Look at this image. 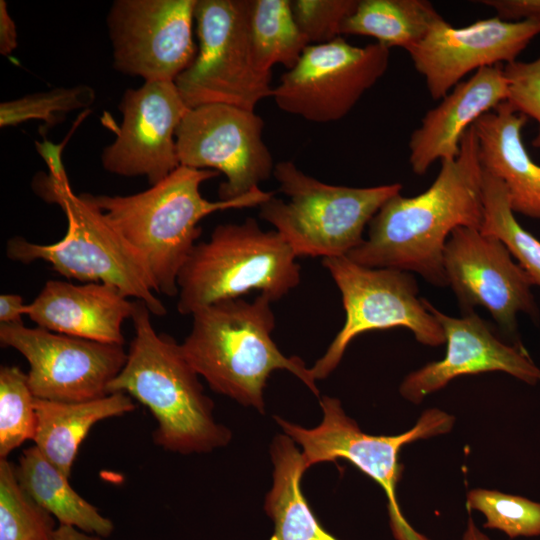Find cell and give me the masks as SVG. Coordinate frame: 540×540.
Listing matches in <instances>:
<instances>
[{"label":"cell","mask_w":540,"mask_h":540,"mask_svg":"<svg viewBox=\"0 0 540 540\" xmlns=\"http://www.w3.org/2000/svg\"><path fill=\"white\" fill-rule=\"evenodd\" d=\"M483 169L474 126L465 133L459 155L441 161L424 192L388 199L368 224L367 238L347 257L370 268L416 273L428 283L447 286L444 250L458 227L481 228Z\"/></svg>","instance_id":"6da1fadb"},{"label":"cell","mask_w":540,"mask_h":540,"mask_svg":"<svg viewBox=\"0 0 540 540\" xmlns=\"http://www.w3.org/2000/svg\"><path fill=\"white\" fill-rule=\"evenodd\" d=\"M425 304L444 331L447 350L443 359L406 375L399 387L404 399L419 404L454 378L492 371L505 372L529 385L540 382V369L526 351L502 342L474 311L453 317L426 299Z\"/></svg>","instance_id":"ac0fdd59"},{"label":"cell","mask_w":540,"mask_h":540,"mask_svg":"<svg viewBox=\"0 0 540 540\" xmlns=\"http://www.w3.org/2000/svg\"><path fill=\"white\" fill-rule=\"evenodd\" d=\"M28 304L18 294L0 296V322L5 324L23 323L22 316L27 315Z\"/></svg>","instance_id":"d590c367"},{"label":"cell","mask_w":540,"mask_h":540,"mask_svg":"<svg viewBox=\"0 0 540 540\" xmlns=\"http://www.w3.org/2000/svg\"><path fill=\"white\" fill-rule=\"evenodd\" d=\"M272 301L222 300L192 314V328L181 343L186 360L216 393L264 413V389L275 370H287L316 396L310 368L298 356H285L272 339Z\"/></svg>","instance_id":"277c9868"},{"label":"cell","mask_w":540,"mask_h":540,"mask_svg":"<svg viewBox=\"0 0 540 540\" xmlns=\"http://www.w3.org/2000/svg\"><path fill=\"white\" fill-rule=\"evenodd\" d=\"M466 506L485 516L483 527L504 532L509 538L540 536V503L497 490L475 488Z\"/></svg>","instance_id":"4dcf8cb0"},{"label":"cell","mask_w":540,"mask_h":540,"mask_svg":"<svg viewBox=\"0 0 540 540\" xmlns=\"http://www.w3.org/2000/svg\"><path fill=\"white\" fill-rule=\"evenodd\" d=\"M320 406L322 421L310 429L274 417L284 433L302 447L307 469L322 462L349 461L383 489L388 501L390 529L396 540H431L409 524L399 506L396 494L402 472L399 453L406 444L450 432L455 417L441 409L429 408L404 433L370 435L345 413L339 399L324 396Z\"/></svg>","instance_id":"9c48e42d"},{"label":"cell","mask_w":540,"mask_h":540,"mask_svg":"<svg viewBox=\"0 0 540 540\" xmlns=\"http://www.w3.org/2000/svg\"><path fill=\"white\" fill-rule=\"evenodd\" d=\"M296 258L277 231L262 230L253 218L218 225L195 245L179 272L177 310L192 315L251 291L276 302L300 283Z\"/></svg>","instance_id":"8992f818"},{"label":"cell","mask_w":540,"mask_h":540,"mask_svg":"<svg viewBox=\"0 0 540 540\" xmlns=\"http://www.w3.org/2000/svg\"><path fill=\"white\" fill-rule=\"evenodd\" d=\"M15 467L21 487L59 525H69L102 538L111 535L114 530L112 521L81 497L69 484V478L35 445L23 451Z\"/></svg>","instance_id":"cb8c5ba5"},{"label":"cell","mask_w":540,"mask_h":540,"mask_svg":"<svg viewBox=\"0 0 540 540\" xmlns=\"http://www.w3.org/2000/svg\"><path fill=\"white\" fill-rule=\"evenodd\" d=\"M273 485L264 509L274 523L270 540H339L319 522L301 487L306 472L302 452L288 435H277L270 446Z\"/></svg>","instance_id":"603a6c76"},{"label":"cell","mask_w":540,"mask_h":540,"mask_svg":"<svg viewBox=\"0 0 540 540\" xmlns=\"http://www.w3.org/2000/svg\"><path fill=\"white\" fill-rule=\"evenodd\" d=\"M540 34V23L497 16L453 27L444 18L407 52L424 77L430 96L441 100L470 72L517 61Z\"/></svg>","instance_id":"e0dca14e"},{"label":"cell","mask_w":540,"mask_h":540,"mask_svg":"<svg viewBox=\"0 0 540 540\" xmlns=\"http://www.w3.org/2000/svg\"><path fill=\"white\" fill-rule=\"evenodd\" d=\"M35 446L68 478L78 449L97 422L122 416L135 409L132 398L122 392L85 402H57L35 397Z\"/></svg>","instance_id":"7402d4cb"},{"label":"cell","mask_w":540,"mask_h":540,"mask_svg":"<svg viewBox=\"0 0 540 540\" xmlns=\"http://www.w3.org/2000/svg\"><path fill=\"white\" fill-rule=\"evenodd\" d=\"M251 0H197V53L176 79L189 109L224 104L254 111L272 97V72L255 59L250 36Z\"/></svg>","instance_id":"ba28073f"},{"label":"cell","mask_w":540,"mask_h":540,"mask_svg":"<svg viewBox=\"0 0 540 540\" xmlns=\"http://www.w3.org/2000/svg\"><path fill=\"white\" fill-rule=\"evenodd\" d=\"M197 0H115L106 18L113 68L144 82L176 79L197 53Z\"/></svg>","instance_id":"4fadbf2b"},{"label":"cell","mask_w":540,"mask_h":540,"mask_svg":"<svg viewBox=\"0 0 540 540\" xmlns=\"http://www.w3.org/2000/svg\"><path fill=\"white\" fill-rule=\"evenodd\" d=\"M442 19L426 0H359L341 34L372 37L389 49L408 51Z\"/></svg>","instance_id":"d4e9b609"},{"label":"cell","mask_w":540,"mask_h":540,"mask_svg":"<svg viewBox=\"0 0 540 540\" xmlns=\"http://www.w3.org/2000/svg\"><path fill=\"white\" fill-rule=\"evenodd\" d=\"M150 313L144 302L135 300V335L109 394L122 392L146 406L157 423L154 443L167 451L188 455L226 446L231 432L215 420L214 403L198 373L180 344L155 331Z\"/></svg>","instance_id":"3957f363"},{"label":"cell","mask_w":540,"mask_h":540,"mask_svg":"<svg viewBox=\"0 0 540 540\" xmlns=\"http://www.w3.org/2000/svg\"><path fill=\"white\" fill-rule=\"evenodd\" d=\"M322 264L340 291L345 321L325 354L310 368L315 380L328 377L351 341L368 331L403 327L423 345L445 343L444 331L425 298L419 297L412 273L365 267L347 256L324 258Z\"/></svg>","instance_id":"30bf717a"},{"label":"cell","mask_w":540,"mask_h":540,"mask_svg":"<svg viewBox=\"0 0 540 540\" xmlns=\"http://www.w3.org/2000/svg\"><path fill=\"white\" fill-rule=\"evenodd\" d=\"M55 540H103V538L85 533L69 525H59L55 533Z\"/></svg>","instance_id":"8d00e7d4"},{"label":"cell","mask_w":540,"mask_h":540,"mask_svg":"<svg viewBox=\"0 0 540 540\" xmlns=\"http://www.w3.org/2000/svg\"><path fill=\"white\" fill-rule=\"evenodd\" d=\"M482 196L483 221L480 231L499 239L533 285L540 287V240L517 221L504 183L484 170Z\"/></svg>","instance_id":"4316f807"},{"label":"cell","mask_w":540,"mask_h":540,"mask_svg":"<svg viewBox=\"0 0 540 540\" xmlns=\"http://www.w3.org/2000/svg\"><path fill=\"white\" fill-rule=\"evenodd\" d=\"M55 518L21 487L16 467L0 459V540H55Z\"/></svg>","instance_id":"83f0119b"},{"label":"cell","mask_w":540,"mask_h":540,"mask_svg":"<svg viewBox=\"0 0 540 540\" xmlns=\"http://www.w3.org/2000/svg\"><path fill=\"white\" fill-rule=\"evenodd\" d=\"M508 81L507 103L516 112L534 119L538 133L532 145L540 149V56L532 61H515L503 66Z\"/></svg>","instance_id":"d6a6232c"},{"label":"cell","mask_w":540,"mask_h":540,"mask_svg":"<svg viewBox=\"0 0 540 540\" xmlns=\"http://www.w3.org/2000/svg\"><path fill=\"white\" fill-rule=\"evenodd\" d=\"M249 27L255 59L266 72L276 64L290 70L310 45L296 23L290 0H251Z\"/></svg>","instance_id":"484cf974"},{"label":"cell","mask_w":540,"mask_h":540,"mask_svg":"<svg viewBox=\"0 0 540 540\" xmlns=\"http://www.w3.org/2000/svg\"><path fill=\"white\" fill-rule=\"evenodd\" d=\"M0 343L25 357L33 395L49 401L85 402L109 395V384L127 360L123 345L29 328L24 323H1Z\"/></svg>","instance_id":"5bb4252c"},{"label":"cell","mask_w":540,"mask_h":540,"mask_svg":"<svg viewBox=\"0 0 540 540\" xmlns=\"http://www.w3.org/2000/svg\"><path fill=\"white\" fill-rule=\"evenodd\" d=\"M527 120L504 101L473 126L482 169L504 183L514 213L540 220V165L522 138Z\"/></svg>","instance_id":"44dd1931"},{"label":"cell","mask_w":540,"mask_h":540,"mask_svg":"<svg viewBox=\"0 0 540 540\" xmlns=\"http://www.w3.org/2000/svg\"><path fill=\"white\" fill-rule=\"evenodd\" d=\"M508 97V81L501 65L484 67L456 85L427 111L409 140L413 173L424 175L436 161L453 160L460 153L467 130Z\"/></svg>","instance_id":"d6986e66"},{"label":"cell","mask_w":540,"mask_h":540,"mask_svg":"<svg viewBox=\"0 0 540 540\" xmlns=\"http://www.w3.org/2000/svg\"><path fill=\"white\" fill-rule=\"evenodd\" d=\"M119 110L122 121L116 137L101 153L107 172L143 176L151 186L180 166L176 132L189 108L175 82H144L127 89Z\"/></svg>","instance_id":"2e32d148"},{"label":"cell","mask_w":540,"mask_h":540,"mask_svg":"<svg viewBox=\"0 0 540 540\" xmlns=\"http://www.w3.org/2000/svg\"><path fill=\"white\" fill-rule=\"evenodd\" d=\"M35 431V396L27 374L18 366H1L0 459H7L25 441L33 440Z\"/></svg>","instance_id":"f546056e"},{"label":"cell","mask_w":540,"mask_h":540,"mask_svg":"<svg viewBox=\"0 0 540 540\" xmlns=\"http://www.w3.org/2000/svg\"><path fill=\"white\" fill-rule=\"evenodd\" d=\"M359 0L291 1L296 23L309 44H323L342 37L344 21L355 11Z\"/></svg>","instance_id":"1f68e13d"},{"label":"cell","mask_w":540,"mask_h":540,"mask_svg":"<svg viewBox=\"0 0 540 540\" xmlns=\"http://www.w3.org/2000/svg\"><path fill=\"white\" fill-rule=\"evenodd\" d=\"M390 49L377 42L358 47L339 37L311 44L282 74L272 98L284 112L316 123L342 119L386 72Z\"/></svg>","instance_id":"8fae6325"},{"label":"cell","mask_w":540,"mask_h":540,"mask_svg":"<svg viewBox=\"0 0 540 540\" xmlns=\"http://www.w3.org/2000/svg\"><path fill=\"white\" fill-rule=\"evenodd\" d=\"M263 128L258 114L239 107L209 104L189 109L176 132L179 163L222 173L220 200L243 197L274 172Z\"/></svg>","instance_id":"7c38bea8"},{"label":"cell","mask_w":540,"mask_h":540,"mask_svg":"<svg viewBox=\"0 0 540 540\" xmlns=\"http://www.w3.org/2000/svg\"><path fill=\"white\" fill-rule=\"evenodd\" d=\"M218 172L180 165L150 188L131 195L90 199L140 254L157 293L178 295L177 279L201 235L199 222L222 210L260 206L275 192L257 188L233 200L210 201L200 192Z\"/></svg>","instance_id":"7a4b0ae2"},{"label":"cell","mask_w":540,"mask_h":540,"mask_svg":"<svg viewBox=\"0 0 540 540\" xmlns=\"http://www.w3.org/2000/svg\"><path fill=\"white\" fill-rule=\"evenodd\" d=\"M443 267L464 314L484 307L508 336L516 334L519 313L538 317L531 279L496 237L456 228L447 240Z\"/></svg>","instance_id":"9a60e30c"},{"label":"cell","mask_w":540,"mask_h":540,"mask_svg":"<svg viewBox=\"0 0 540 540\" xmlns=\"http://www.w3.org/2000/svg\"><path fill=\"white\" fill-rule=\"evenodd\" d=\"M496 16L507 21L532 20L540 23V0H481Z\"/></svg>","instance_id":"836d02e7"},{"label":"cell","mask_w":540,"mask_h":540,"mask_svg":"<svg viewBox=\"0 0 540 540\" xmlns=\"http://www.w3.org/2000/svg\"><path fill=\"white\" fill-rule=\"evenodd\" d=\"M273 176L287 201L272 196L259 216L271 224L296 257L347 256L381 206L401 193L400 183L348 187L321 182L291 161L275 164Z\"/></svg>","instance_id":"52a82bcc"},{"label":"cell","mask_w":540,"mask_h":540,"mask_svg":"<svg viewBox=\"0 0 540 540\" xmlns=\"http://www.w3.org/2000/svg\"><path fill=\"white\" fill-rule=\"evenodd\" d=\"M95 90L87 84L56 87L26 94L0 104V127L17 126L38 120L49 128L63 122L66 116L79 109L88 110L95 102Z\"/></svg>","instance_id":"f1b7e54d"},{"label":"cell","mask_w":540,"mask_h":540,"mask_svg":"<svg viewBox=\"0 0 540 540\" xmlns=\"http://www.w3.org/2000/svg\"><path fill=\"white\" fill-rule=\"evenodd\" d=\"M462 540H490L475 524L472 518H469Z\"/></svg>","instance_id":"74e56055"},{"label":"cell","mask_w":540,"mask_h":540,"mask_svg":"<svg viewBox=\"0 0 540 540\" xmlns=\"http://www.w3.org/2000/svg\"><path fill=\"white\" fill-rule=\"evenodd\" d=\"M32 187L43 200L62 209L67 218L66 234L46 245L13 237L6 246L9 259L26 264L45 261L66 278L113 286L126 297L144 302L152 314H166L154 295L155 286L144 260L88 193L75 195L70 184H57L43 172L35 175Z\"/></svg>","instance_id":"5b68a950"},{"label":"cell","mask_w":540,"mask_h":540,"mask_svg":"<svg viewBox=\"0 0 540 540\" xmlns=\"http://www.w3.org/2000/svg\"><path fill=\"white\" fill-rule=\"evenodd\" d=\"M16 24L8 11L7 2L0 0V54L8 56L18 45Z\"/></svg>","instance_id":"e575fe53"},{"label":"cell","mask_w":540,"mask_h":540,"mask_svg":"<svg viewBox=\"0 0 540 540\" xmlns=\"http://www.w3.org/2000/svg\"><path fill=\"white\" fill-rule=\"evenodd\" d=\"M135 301L103 283L49 280L28 304L27 316L49 331L108 344H124L123 322Z\"/></svg>","instance_id":"ffe728a7"}]
</instances>
